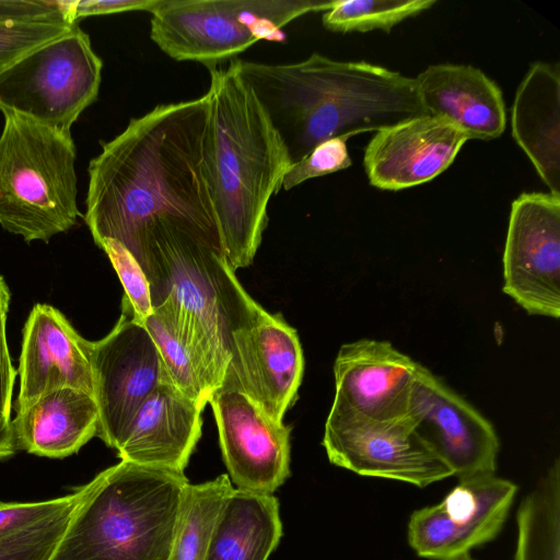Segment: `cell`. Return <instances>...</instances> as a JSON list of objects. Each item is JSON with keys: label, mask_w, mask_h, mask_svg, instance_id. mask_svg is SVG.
Wrapping results in <instances>:
<instances>
[{"label": "cell", "mask_w": 560, "mask_h": 560, "mask_svg": "<svg viewBox=\"0 0 560 560\" xmlns=\"http://www.w3.org/2000/svg\"><path fill=\"white\" fill-rule=\"evenodd\" d=\"M206 95L132 118L89 164L84 221L95 244L115 240L137 260L154 221L219 230L205 165Z\"/></svg>", "instance_id": "obj_1"}, {"label": "cell", "mask_w": 560, "mask_h": 560, "mask_svg": "<svg viewBox=\"0 0 560 560\" xmlns=\"http://www.w3.org/2000/svg\"><path fill=\"white\" fill-rule=\"evenodd\" d=\"M282 138L291 162L319 143L427 115L415 78L365 61L312 54L292 63L233 60Z\"/></svg>", "instance_id": "obj_2"}, {"label": "cell", "mask_w": 560, "mask_h": 560, "mask_svg": "<svg viewBox=\"0 0 560 560\" xmlns=\"http://www.w3.org/2000/svg\"><path fill=\"white\" fill-rule=\"evenodd\" d=\"M209 71L206 177L223 250L235 271L253 262L268 225V203L292 162L234 61Z\"/></svg>", "instance_id": "obj_3"}, {"label": "cell", "mask_w": 560, "mask_h": 560, "mask_svg": "<svg viewBox=\"0 0 560 560\" xmlns=\"http://www.w3.org/2000/svg\"><path fill=\"white\" fill-rule=\"evenodd\" d=\"M184 472L126 460L90 481L49 560H168Z\"/></svg>", "instance_id": "obj_4"}, {"label": "cell", "mask_w": 560, "mask_h": 560, "mask_svg": "<svg viewBox=\"0 0 560 560\" xmlns=\"http://www.w3.org/2000/svg\"><path fill=\"white\" fill-rule=\"evenodd\" d=\"M137 261L149 281L153 307L168 301L228 368L233 332L248 325L261 306L235 277L219 231L154 221L143 234Z\"/></svg>", "instance_id": "obj_5"}, {"label": "cell", "mask_w": 560, "mask_h": 560, "mask_svg": "<svg viewBox=\"0 0 560 560\" xmlns=\"http://www.w3.org/2000/svg\"><path fill=\"white\" fill-rule=\"evenodd\" d=\"M0 225L26 242H48L77 224V149L66 132L3 114Z\"/></svg>", "instance_id": "obj_6"}, {"label": "cell", "mask_w": 560, "mask_h": 560, "mask_svg": "<svg viewBox=\"0 0 560 560\" xmlns=\"http://www.w3.org/2000/svg\"><path fill=\"white\" fill-rule=\"evenodd\" d=\"M337 0H160L150 37L168 57L208 69L260 40L282 42V28Z\"/></svg>", "instance_id": "obj_7"}, {"label": "cell", "mask_w": 560, "mask_h": 560, "mask_svg": "<svg viewBox=\"0 0 560 560\" xmlns=\"http://www.w3.org/2000/svg\"><path fill=\"white\" fill-rule=\"evenodd\" d=\"M103 61L77 24L0 73V110L70 132L97 98Z\"/></svg>", "instance_id": "obj_8"}, {"label": "cell", "mask_w": 560, "mask_h": 560, "mask_svg": "<svg viewBox=\"0 0 560 560\" xmlns=\"http://www.w3.org/2000/svg\"><path fill=\"white\" fill-rule=\"evenodd\" d=\"M329 462L357 475L425 488L452 469L407 418L381 421L332 404L322 442Z\"/></svg>", "instance_id": "obj_9"}, {"label": "cell", "mask_w": 560, "mask_h": 560, "mask_svg": "<svg viewBox=\"0 0 560 560\" xmlns=\"http://www.w3.org/2000/svg\"><path fill=\"white\" fill-rule=\"evenodd\" d=\"M90 359L98 409L96 436L116 450L141 404L171 380L156 345L124 299L110 332L91 341Z\"/></svg>", "instance_id": "obj_10"}, {"label": "cell", "mask_w": 560, "mask_h": 560, "mask_svg": "<svg viewBox=\"0 0 560 560\" xmlns=\"http://www.w3.org/2000/svg\"><path fill=\"white\" fill-rule=\"evenodd\" d=\"M503 291L529 315L560 316V197L524 192L511 206Z\"/></svg>", "instance_id": "obj_11"}, {"label": "cell", "mask_w": 560, "mask_h": 560, "mask_svg": "<svg viewBox=\"0 0 560 560\" xmlns=\"http://www.w3.org/2000/svg\"><path fill=\"white\" fill-rule=\"evenodd\" d=\"M516 493L514 482L495 474L460 479L441 502L410 515L408 544L431 560L470 552L499 535Z\"/></svg>", "instance_id": "obj_12"}, {"label": "cell", "mask_w": 560, "mask_h": 560, "mask_svg": "<svg viewBox=\"0 0 560 560\" xmlns=\"http://www.w3.org/2000/svg\"><path fill=\"white\" fill-rule=\"evenodd\" d=\"M304 372L296 330L262 307L232 335L230 361L219 388L246 395L276 422L294 404Z\"/></svg>", "instance_id": "obj_13"}, {"label": "cell", "mask_w": 560, "mask_h": 560, "mask_svg": "<svg viewBox=\"0 0 560 560\" xmlns=\"http://www.w3.org/2000/svg\"><path fill=\"white\" fill-rule=\"evenodd\" d=\"M408 419L458 480L495 474L500 442L493 425L423 365Z\"/></svg>", "instance_id": "obj_14"}, {"label": "cell", "mask_w": 560, "mask_h": 560, "mask_svg": "<svg viewBox=\"0 0 560 560\" xmlns=\"http://www.w3.org/2000/svg\"><path fill=\"white\" fill-rule=\"evenodd\" d=\"M235 488L273 493L290 476L291 425L276 422L246 395L218 388L208 401Z\"/></svg>", "instance_id": "obj_15"}, {"label": "cell", "mask_w": 560, "mask_h": 560, "mask_svg": "<svg viewBox=\"0 0 560 560\" xmlns=\"http://www.w3.org/2000/svg\"><path fill=\"white\" fill-rule=\"evenodd\" d=\"M466 141L459 128L430 115L381 129L364 150L369 182L395 191L428 183L448 168Z\"/></svg>", "instance_id": "obj_16"}, {"label": "cell", "mask_w": 560, "mask_h": 560, "mask_svg": "<svg viewBox=\"0 0 560 560\" xmlns=\"http://www.w3.org/2000/svg\"><path fill=\"white\" fill-rule=\"evenodd\" d=\"M420 366L387 341L345 343L334 364L332 404L374 420L405 419Z\"/></svg>", "instance_id": "obj_17"}, {"label": "cell", "mask_w": 560, "mask_h": 560, "mask_svg": "<svg viewBox=\"0 0 560 560\" xmlns=\"http://www.w3.org/2000/svg\"><path fill=\"white\" fill-rule=\"evenodd\" d=\"M22 335L18 369L20 392L14 410L60 387L82 389L94 396L91 341L84 339L59 310L35 304Z\"/></svg>", "instance_id": "obj_18"}, {"label": "cell", "mask_w": 560, "mask_h": 560, "mask_svg": "<svg viewBox=\"0 0 560 560\" xmlns=\"http://www.w3.org/2000/svg\"><path fill=\"white\" fill-rule=\"evenodd\" d=\"M203 407L171 383L141 404L116 451L121 460L184 472L201 435Z\"/></svg>", "instance_id": "obj_19"}, {"label": "cell", "mask_w": 560, "mask_h": 560, "mask_svg": "<svg viewBox=\"0 0 560 560\" xmlns=\"http://www.w3.org/2000/svg\"><path fill=\"white\" fill-rule=\"evenodd\" d=\"M427 115L444 118L468 140H493L506 125L500 88L481 70L467 65H433L415 78Z\"/></svg>", "instance_id": "obj_20"}, {"label": "cell", "mask_w": 560, "mask_h": 560, "mask_svg": "<svg viewBox=\"0 0 560 560\" xmlns=\"http://www.w3.org/2000/svg\"><path fill=\"white\" fill-rule=\"evenodd\" d=\"M15 412L11 420L15 448L37 456L67 457L97 433L95 398L82 389L48 390Z\"/></svg>", "instance_id": "obj_21"}, {"label": "cell", "mask_w": 560, "mask_h": 560, "mask_svg": "<svg viewBox=\"0 0 560 560\" xmlns=\"http://www.w3.org/2000/svg\"><path fill=\"white\" fill-rule=\"evenodd\" d=\"M512 136L550 194L560 197V73L536 62L522 80L511 116Z\"/></svg>", "instance_id": "obj_22"}, {"label": "cell", "mask_w": 560, "mask_h": 560, "mask_svg": "<svg viewBox=\"0 0 560 560\" xmlns=\"http://www.w3.org/2000/svg\"><path fill=\"white\" fill-rule=\"evenodd\" d=\"M158 347L171 383L203 408L226 368L205 337L167 301L142 322Z\"/></svg>", "instance_id": "obj_23"}, {"label": "cell", "mask_w": 560, "mask_h": 560, "mask_svg": "<svg viewBox=\"0 0 560 560\" xmlns=\"http://www.w3.org/2000/svg\"><path fill=\"white\" fill-rule=\"evenodd\" d=\"M281 536L273 493L233 488L218 515L205 560H268Z\"/></svg>", "instance_id": "obj_24"}, {"label": "cell", "mask_w": 560, "mask_h": 560, "mask_svg": "<svg viewBox=\"0 0 560 560\" xmlns=\"http://www.w3.org/2000/svg\"><path fill=\"white\" fill-rule=\"evenodd\" d=\"M513 560H560V462L557 458L518 505Z\"/></svg>", "instance_id": "obj_25"}, {"label": "cell", "mask_w": 560, "mask_h": 560, "mask_svg": "<svg viewBox=\"0 0 560 560\" xmlns=\"http://www.w3.org/2000/svg\"><path fill=\"white\" fill-rule=\"evenodd\" d=\"M233 488L228 474L187 485L168 560H205L218 515Z\"/></svg>", "instance_id": "obj_26"}, {"label": "cell", "mask_w": 560, "mask_h": 560, "mask_svg": "<svg viewBox=\"0 0 560 560\" xmlns=\"http://www.w3.org/2000/svg\"><path fill=\"white\" fill-rule=\"evenodd\" d=\"M435 0H337L323 14L324 26L332 32H389L404 20L435 4Z\"/></svg>", "instance_id": "obj_27"}, {"label": "cell", "mask_w": 560, "mask_h": 560, "mask_svg": "<svg viewBox=\"0 0 560 560\" xmlns=\"http://www.w3.org/2000/svg\"><path fill=\"white\" fill-rule=\"evenodd\" d=\"M90 490L63 510L21 530L0 538V560H49L77 506Z\"/></svg>", "instance_id": "obj_28"}, {"label": "cell", "mask_w": 560, "mask_h": 560, "mask_svg": "<svg viewBox=\"0 0 560 560\" xmlns=\"http://www.w3.org/2000/svg\"><path fill=\"white\" fill-rule=\"evenodd\" d=\"M77 24L65 18L0 21V73L30 51L68 34Z\"/></svg>", "instance_id": "obj_29"}, {"label": "cell", "mask_w": 560, "mask_h": 560, "mask_svg": "<svg viewBox=\"0 0 560 560\" xmlns=\"http://www.w3.org/2000/svg\"><path fill=\"white\" fill-rule=\"evenodd\" d=\"M108 256L124 287L122 299L130 305L133 316L143 322L152 312L153 304L149 281L135 257L115 240H103L100 245Z\"/></svg>", "instance_id": "obj_30"}, {"label": "cell", "mask_w": 560, "mask_h": 560, "mask_svg": "<svg viewBox=\"0 0 560 560\" xmlns=\"http://www.w3.org/2000/svg\"><path fill=\"white\" fill-rule=\"evenodd\" d=\"M347 140L335 138L316 145L307 155L294 162L282 179V188H291L305 180L325 176L351 165Z\"/></svg>", "instance_id": "obj_31"}, {"label": "cell", "mask_w": 560, "mask_h": 560, "mask_svg": "<svg viewBox=\"0 0 560 560\" xmlns=\"http://www.w3.org/2000/svg\"><path fill=\"white\" fill-rule=\"evenodd\" d=\"M85 485L71 493L38 502H0V538L37 523L77 501L83 493Z\"/></svg>", "instance_id": "obj_32"}, {"label": "cell", "mask_w": 560, "mask_h": 560, "mask_svg": "<svg viewBox=\"0 0 560 560\" xmlns=\"http://www.w3.org/2000/svg\"><path fill=\"white\" fill-rule=\"evenodd\" d=\"M7 316H0V438L13 441L11 429L12 393L18 375L10 357L7 336Z\"/></svg>", "instance_id": "obj_33"}, {"label": "cell", "mask_w": 560, "mask_h": 560, "mask_svg": "<svg viewBox=\"0 0 560 560\" xmlns=\"http://www.w3.org/2000/svg\"><path fill=\"white\" fill-rule=\"evenodd\" d=\"M160 0H83L62 1L66 18L78 23L79 19L92 15L112 14L127 11H149L156 8Z\"/></svg>", "instance_id": "obj_34"}, {"label": "cell", "mask_w": 560, "mask_h": 560, "mask_svg": "<svg viewBox=\"0 0 560 560\" xmlns=\"http://www.w3.org/2000/svg\"><path fill=\"white\" fill-rule=\"evenodd\" d=\"M66 18L62 1L0 0V21ZM68 20V19H67Z\"/></svg>", "instance_id": "obj_35"}, {"label": "cell", "mask_w": 560, "mask_h": 560, "mask_svg": "<svg viewBox=\"0 0 560 560\" xmlns=\"http://www.w3.org/2000/svg\"><path fill=\"white\" fill-rule=\"evenodd\" d=\"M10 290L2 276H0V316H7L10 305Z\"/></svg>", "instance_id": "obj_36"}, {"label": "cell", "mask_w": 560, "mask_h": 560, "mask_svg": "<svg viewBox=\"0 0 560 560\" xmlns=\"http://www.w3.org/2000/svg\"><path fill=\"white\" fill-rule=\"evenodd\" d=\"M15 451L13 442L0 438V459L12 456Z\"/></svg>", "instance_id": "obj_37"}, {"label": "cell", "mask_w": 560, "mask_h": 560, "mask_svg": "<svg viewBox=\"0 0 560 560\" xmlns=\"http://www.w3.org/2000/svg\"><path fill=\"white\" fill-rule=\"evenodd\" d=\"M443 560H476V559L472 558L470 552H467V553H462V555H457V556H454V557H450V558H446V559H443Z\"/></svg>", "instance_id": "obj_38"}]
</instances>
